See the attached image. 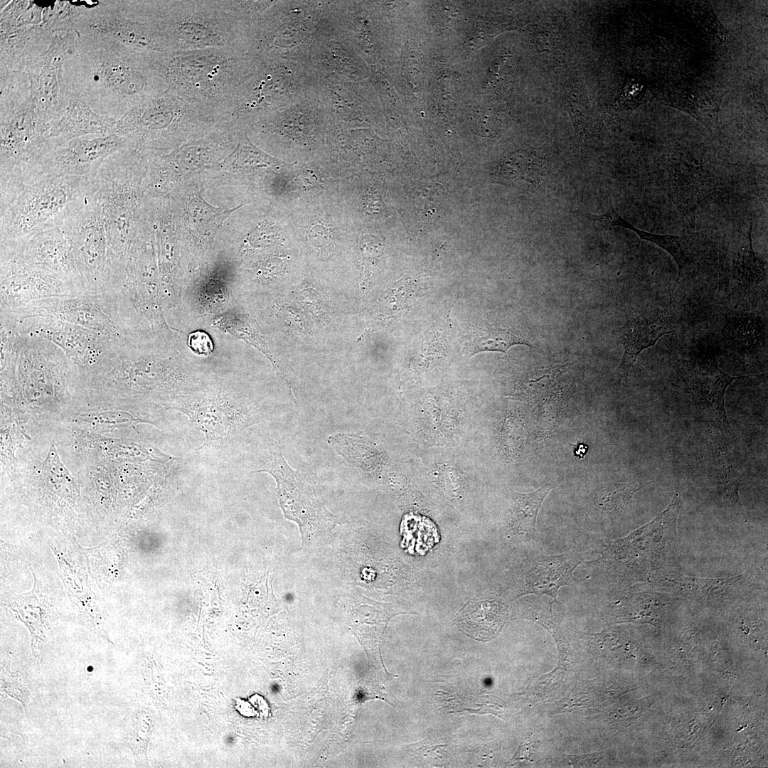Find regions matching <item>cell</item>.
Here are the masks:
<instances>
[{
    "instance_id": "41",
    "label": "cell",
    "mask_w": 768,
    "mask_h": 768,
    "mask_svg": "<svg viewBox=\"0 0 768 768\" xmlns=\"http://www.w3.org/2000/svg\"><path fill=\"white\" fill-rule=\"evenodd\" d=\"M0 690L1 699L11 698L21 703L27 712L31 693L23 674L17 669L1 663Z\"/></svg>"
},
{
    "instance_id": "8",
    "label": "cell",
    "mask_w": 768,
    "mask_h": 768,
    "mask_svg": "<svg viewBox=\"0 0 768 768\" xmlns=\"http://www.w3.org/2000/svg\"><path fill=\"white\" fill-rule=\"evenodd\" d=\"M319 77L306 64L276 57H257L231 118L253 122L260 117L314 96Z\"/></svg>"
},
{
    "instance_id": "47",
    "label": "cell",
    "mask_w": 768,
    "mask_h": 768,
    "mask_svg": "<svg viewBox=\"0 0 768 768\" xmlns=\"http://www.w3.org/2000/svg\"><path fill=\"white\" fill-rule=\"evenodd\" d=\"M187 344L191 350L199 356H208L214 349L213 343L209 334L202 330H196L189 334Z\"/></svg>"
},
{
    "instance_id": "45",
    "label": "cell",
    "mask_w": 768,
    "mask_h": 768,
    "mask_svg": "<svg viewBox=\"0 0 768 768\" xmlns=\"http://www.w3.org/2000/svg\"><path fill=\"white\" fill-rule=\"evenodd\" d=\"M145 713H139L133 722L129 747L137 759L145 754V747L149 734V718Z\"/></svg>"
},
{
    "instance_id": "10",
    "label": "cell",
    "mask_w": 768,
    "mask_h": 768,
    "mask_svg": "<svg viewBox=\"0 0 768 768\" xmlns=\"http://www.w3.org/2000/svg\"><path fill=\"white\" fill-rule=\"evenodd\" d=\"M218 120L167 89L136 105L117 120L114 133L128 146L158 148L177 134L210 125Z\"/></svg>"
},
{
    "instance_id": "21",
    "label": "cell",
    "mask_w": 768,
    "mask_h": 768,
    "mask_svg": "<svg viewBox=\"0 0 768 768\" xmlns=\"http://www.w3.org/2000/svg\"><path fill=\"white\" fill-rule=\"evenodd\" d=\"M264 468L255 472H267L277 482V493L284 516L297 523L302 530L309 533L315 528L324 518L331 514L314 496L305 484V477L297 471L292 470L286 462L279 449L267 454Z\"/></svg>"
},
{
    "instance_id": "18",
    "label": "cell",
    "mask_w": 768,
    "mask_h": 768,
    "mask_svg": "<svg viewBox=\"0 0 768 768\" xmlns=\"http://www.w3.org/2000/svg\"><path fill=\"white\" fill-rule=\"evenodd\" d=\"M0 242L1 253L63 280L80 294L85 293L69 242L60 227L19 240Z\"/></svg>"
},
{
    "instance_id": "42",
    "label": "cell",
    "mask_w": 768,
    "mask_h": 768,
    "mask_svg": "<svg viewBox=\"0 0 768 768\" xmlns=\"http://www.w3.org/2000/svg\"><path fill=\"white\" fill-rule=\"evenodd\" d=\"M43 473L47 481L58 494L73 496L76 486L73 479L59 460L52 445L43 464Z\"/></svg>"
},
{
    "instance_id": "7",
    "label": "cell",
    "mask_w": 768,
    "mask_h": 768,
    "mask_svg": "<svg viewBox=\"0 0 768 768\" xmlns=\"http://www.w3.org/2000/svg\"><path fill=\"white\" fill-rule=\"evenodd\" d=\"M330 2L274 1L247 28V48L257 57H276L307 65L327 26Z\"/></svg>"
},
{
    "instance_id": "9",
    "label": "cell",
    "mask_w": 768,
    "mask_h": 768,
    "mask_svg": "<svg viewBox=\"0 0 768 768\" xmlns=\"http://www.w3.org/2000/svg\"><path fill=\"white\" fill-rule=\"evenodd\" d=\"M171 52L207 48H246V28L220 1H158Z\"/></svg>"
},
{
    "instance_id": "17",
    "label": "cell",
    "mask_w": 768,
    "mask_h": 768,
    "mask_svg": "<svg viewBox=\"0 0 768 768\" xmlns=\"http://www.w3.org/2000/svg\"><path fill=\"white\" fill-rule=\"evenodd\" d=\"M678 371L694 400L698 417L722 431H729L725 410V393L734 380L752 376H730L721 370L715 356H694L680 362Z\"/></svg>"
},
{
    "instance_id": "25",
    "label": "cell",
    "mask_w": 768,
    "mask_h": 768,
    "mask_svg": "<svg viewBox=\"0 0 768 768\" xmlns=\"http://www.w3.org/2000/svg\"><path fill=\"white\" fill-rule=\"evenodd\" d=\"M752 221L748 230L732 242L725 252L722 279L730 294L745 295L767 278V264L754 254L752 244Z\"/></svg>"
},
{
    "instance_id": "26",
    "label": "cell",
    "mask_w": 768,
    "mask_h": 768,
    "mask_svg": "<svg viewBox=\"0 0 768 768\" xmlns=\"http://www.w3.org/2000/svg\"><path fill=\"white\" fill-rule=\"evenodd\" d=\"M55 33L43 22L18 28L1 29V70L24 72L28 64L50 46Z\"/></svg>"
},
{
    "instance_id": "6",
    "label": "cell",
    "mask_w": 768,
    "mask_h": 768,
    "mask_svg": "<svg viewBox=\"0 0 768 768\" xmlns=\"http://www.w3.org/2000/svg\"><path fill=\"white\" fill-rule=\"evenodd\" d=\"M73 30L154 58L171 52L158 1H100L85 9Z\"/></svg>"
},
{
    "instance_id": "22",
    "label": "cell",
    "mask_w": 768,
    "mask_h": 768,
    "mask_svg": "<svg viewBox=\"0 0 768 768\" xmlns=\"http://www.w3.org/2000/svg\"><path fill=\"white\" fill-rule=\"evenodd\" d=\"M652 182L685 215H693L699 204L716 188L713 174L697 161L682 157L658 160L651 174Z\"/></svg>"
},
{
    "instance_id": "39",
    "label": "cell",
    "mask_w": 768,
    "mask_h": 768,
    "mask_svg": "<svg viewBox=\"0 0 768 768\" xmlns=\"http://www.w3.org/2000/svg\"><path fill=\"white\" fill-rule=\"evenodd\" d=\"M554 486L555 483L550 482L533 492L519 494L513 516L514 523L518 530L529 533L534 530L542 503Z\"/></svg>"
},
{
    "instance_id": "24",
    "label": "cell",
    "mask_w": 768,
    "mask_h": 768,
    "mask_svg": "<svg viewBox=\"0 0 768 768\" xmlns=\"http://www.w3.org/2000/svg\"><path fill=\"white\" fill-rule=\"evenodd\" d=\"M358 59L356 51L330 23L316 43L307 65L319 78L334 75L357 82L363 75Z\"/></svg>"
},
{
    "instance_id": "27",
    "label": "cell",
    "mask_w": 768,
    "mask_h": 768,
    "mask_svg": "<svg viewBox=\"0 0 768 768\" xmlns=\"http://www.w3.org/2000/svg\"><path fill=\"white\" fill-rule=\"evenodd\" d=\"M117 119L95 112L86 101L69 88L67 106L61 117L52 124L46 139L68 140L87 135L114 133Z\"/></svg>"
},
{
    "instance_id": "12",
    "label": "cell",
    "mask_w": 768,
    "mask_h": 768,
    "mask_svg": "<svg viewBox=\"0 0 768 768\" xmlns=\"http://www.w3.org/2000/svg\"><path fill=\"white\" fill-rule=\"evenodd\" d=\"M60 228L69 242L85 293L113 292L124 271L117 267L112 260L97 191Z\"/></svg>"
},
{
    "instance_id": "23",
    "label": "cell",
    "mask_w": 768,
    "mask_h": 768,
    "mask_svg": "<svg viewBox=\"0 0 768 768\" xmlns=\"http://www.w3.org/2000/svg\"><path fill=\"white\" fill-rule=\"evenodd\" d=\"M674 330L671 316L659 309L646 311L626 321L620 330V342L624 351L616 370L619 380H626L642 351L654 346L662 336Z\"/></svg>"
},
{
    "instance_id": "40",
    "label": "cell",
    "mask_w": 768,
    "mask_h": 768,
    "mask_svg": "<svg viewBox=\"0 0 768 768\" xmlns=\"http://www.w3.org/2000/svg\"><path fill=\"white\" fill-rule=\"evenodd\" d=\"M639 489L634 484H609L597 492L594 503L602 511L616 513L623 510Z\"/></svg>"
},
{
    "instance_id": "4",
    "label": "cell",
    "mask_w": 768,
    "mask_h": 768,
    "mask_svg": "<svg viewBox=\"0 0 768 768\" xmlns=\"http://www.w3.org/2000/svg\"><path fill=\"white\" fill-rule=\"evenodd\" d=\"M0 188L16 189L46 143L25 72L1 71Z\"/></svg>"
},
{
    "instance_id": "34",
    "label": "cell",
    "mask_w": 768,
    "mask_h": 768,
    "mask_svg": "<svg viewBox=\"0 0 768 768\" xmlns=\"http://www.w3.org/2000/svg\"><path fill=\"white\" fill-rule=\"evenodd\" d=\"M738 580L737 577L700 578L670 575L656 577L653 582L666 592L709 599L725 594Z\"/></svg>"
},
{
    "instance_id": "20",
    "label": "cell",
    "mask_w": 768,
    "mask_h": 768,
    "mask_svg": "<svg viewBox=\"0 0 768 768\" xmlns=\"http://www.w3.org/2000/svg\"><path fill=\"white\" fill-rule=\"evenodd\" d=\"M0 311L55 297L80 295L63 280L6 254L0 256Z\"/></svg>"
},
{
    "instance_id": "16",
    "label": "cell",
    "mask_w": 768,
    "mask_h": 768,
    "mask_svg": "<svg viewBox=\"0 0 768 768\" xmlns=\"http://www.w3.org/2000/svg\"><path fill=\"white\" fill-rule=\"evenodd\" d=\"M70 31L55 33L48 48L24 70L36 112L48 130L61 117L68 104L69 88L64 63Z\"/></svg>"
},
{
    "instance_id": "13",
    "label": "cell",
    "mask_w": 768,
    "mask_h": 768,
    "mask_svg": "<svg viewBox=\"0 0 768 768\" xmlns=\"http://www.w3.org/2000/svg\"><path fill=\"white\" fill-rule=\"evenodd\" d=\"M0 311V316L11 320L54 318L95 331L118 343L141 338L124 318L113 292L46 299Z\"/></svg>"
},
{
    "instance_id": "48",
    "label": "cell",
    "mask_w": 768,
    "mask_h": 768,
    "mask_svg": "<svg viewBox=\"0 0 768 768\" xmlns=\"http://www.w3.org/2000/svg\"><path fill=\"white\" fill-rule=\"evenodd\" d=\"M284 261L279 257H273L263 261L255 271V276L262 280H269L277 277L282 271Z\"/></svg>"
},
{
    "instance_id": "31",
    "label": "cell",
    "mask_w": 768,
    "mask_h": 768,
    "mask_svg": "<svg viewBox=\"0 0 768 768\" xmlns=\"http://www.w3.org/2000/svg\"><path fill=\"white\" fill-rule=\"evenodd\" d=\"M580 561L572 554L538 558L528 576V592L548 594L557 601L559 589L570 584L572 571Z\"/></svg>"
},
{
    "instance_id": "36",
    "label": "cell",
    "mask_w": 768,
    "mask_h": 768,
    "mask_svg": "<svg viewBox=\"0 0 768 768\" xmlns=\"http://www.w3.org/2000/svg\"><path fill=\"white\" fill-rule=\"evenodd\" d=\"M352 627L371 661H382L380 645L382 636L390 617L370 607H360L353 610Z\"/></svg>"
},
{
    "instance_id": "32",
    "label": "cell",
    "mask_w": 768,
    "mask_h": 768,
    "mask_svg": "<svg viewBox=\"0 0 768 768\" xmlns=\"http://www.w3.org/2000/svg\"><path fill=\"white\" fill-rule=\"evenodd\" d=\"M218 164L227 170L247 173L277 171L291 165L255 145L246 130L240 131L235 147Z\"/></svg>"
},
{
    "instance_id": "5",
    "label": "cell",
    "mask_w": 768,
    "mask_h": 768,
    "mask_svg": "<svg viewBox=\"0 0 768 768\" xmlns=\"http://www.w3.org/2000/svg\"><path fill=\"white\" fill-rule=\"evenodd\" d=\"M97 190L94 178L78 176L48 177L25 186L0 210V242L60 227Z\"/></svg>"
},
{
    "instance_id": "44",
    "label": "cell",
    "mask_w": 768,
    "mask_h": 768,
    "mask_svg": "<svg viewBox=\"0 0 768 768\" xmlns=\"http://www.w3.org/2000/svg\"><path fill=\"white\" fill-rule=\"evenodd\" d=\"M569 107L576 127L585 135L593 134L592 115L581 93L573 91L569 95Z\"/></svg>"
},
{
    "instance_id": "3",
    "label": "cell",
    "mask_w": 768,
    "mask_h": 768,
    "mask_svg": "<svg viewBox=\"0 0 768 768\" xmlns=\"http://www.w3.org/2000/svg\"><path fill=\"white\" fill-rule=\"evenodd\" d=\"M257 57L241 47L176 51L156 59L168 89L219 120L231 118Z\"/></svg>"
},
{
    "instance_id": "29",
    "label": "cell",
    "mask_w": 768,
    "mask_h": 768,
    "mask_svg": "<svg viewBox=\"0 0 768 768\" xmlns=\"http://www.w3.org/2000/svg\"><path fill=\"white\" fill-rule=\"evenodd\" d=\"M56 557L60 577L82 624L104 641L112 644L108 636L107 619L87 581L70 567L61 555L56 553Z\"/></svg>"
},
{
    "instance_id": "38",
    "label": "cell",
    "mask_w": 768,
    "mask_h": 768,
    "mask_svg": "<svg viewBox=\"0 0 768 768\" xmlns=\"http://www.w3.org/2000/svg\"><path fill=\"white\" fill-rule=\"evenodd\" d=\"M518 344L533 347L530 341L516 329L499 324H485L474 332L469 349L471 355L487 351L506 353L509 348Z\"/></svg>"
},
{
    "instance_id": "46",
    "label": "cell",
    "mask_w": 768,
    "mask_h": 768,
    "mask_svg": "<svg viewBox=\"0 0 768 768\" xmlns=\"http://www.w3.org/2000/svg\"><path fill=\"white\" fill-rule=\"evenodd\" d=\"M297 299L300 304L316 319L321 320L325 317L326 308L319 294L314 289L310 287L299 289L297 292Z\"/></svg>"
},
{
    "instance_id": "2",
    "label": "cell",
    "mask_w": 768,
    "mask_h": 768,
    "mask_svg": "<svg viewBox=\"0 0 768 768\" xmlns=\"http://www.w3.org/2000/svg\"><path fill=\"white\" fill-rule=\"evenodd\" d=\"M83 370L93 388L156 402L164 410L171 400L196 390L213 375L191 361L175 340L158 338L116 345Z\"/></svg>"
},
{
    "instance_id": "11",
    "label": "cell",
    "mask_w": 768,
    "mask_h": 768,
    "mask_svg": "<svg viewBox=\"0 0 768 768\" xmlns=\"http://www.w3.org/2000/svg\"><path fill=\"white\" fill-rule=\"evenodd\" d=\"M165 410L185 414L204 433L206 441L198 449L232 438L260 420L254 406L214 375L196 390L171 400Z\"/></svg>"
},
{
    "instance_id": "30",
    "label": "cell",
    "mask_w": 768,
    "mask_h": 768,
    "mask_svg": "<svg viewBox=\"0 0 768 768\" xmlns=\"http://www.w3.org/2000/svg\"><path fill=\"white\" fill-rule=\"evenodd\" d=\"M507 617L506 608L500 600L483 599L467 603L457 614L455 623L467 636L489 641L501 632Z\"/></svg>"
},
{
    "instance_id": "43",
    "label": "cell",
    "mask_w": 768,
    "mask_h": 768,
    "mask_svg": "<svg viewBox=\"0 0 768 768\" xmlns=\"http://www.w3.org/2000/svg\"><path fill=\"white\" fill-rule=\"evenodd\" d=\"M383 252V243L378 237L366 235L362 238L360 242V264L363 290L373 275Z\"/></svg>"
},
{
    "instance_id": "19",
    "label": "cell",
    "mask_w": 768,
    "mask_h": 768,
    "mask_svg": "<svg viewBox=\"0 0 768 768\" xmlns=\"http://www.w3.org/2000/svg\"><path fill=\"white\" fill-rule=\"evenodd\" d=\"M19 334L45 338L59 346L80 370L97 363L116 343L97 333L50 317L11 320L0 316Z\"/></svg>"
},
{
    "instance_id": "1",
    "label": "cell",
    "mask_w": 768,
    "mask_h": 768,
    "mask_svg": "<svg viewBox=\"0 0 768 768\" xmlns=\"http://www.w3.org/2000/svg\"><path fill=\"white\" fill-rule=\"evenodd\" d=\"M64 72L68 88L97 114L119 119L168 89L156 58L69 32Z\"/></svg>"
},
{
    "instance_id": "49",
    "label": "cell",
    "mask_w": 768,
    "mask_h": 768,
    "mask_svg": "<svg viewBox=\"0 0 768 768\" xmlns=\"http://www.w3.org/2000/svg\"><path fill=\"white\" fill-rule=\"evenodd\" d=\"M573 446L574 455L578 459H583L588 452V446L585 443L578 442Z\"/></svg>"
},
{
    "instance_id": "35",
    "label": "cell",
    "mask_w": 768,
    "mask_h": 768,
    "mask_svg": "<svg viewBox=\"0 0 768 768\" xmlns=\"http://www.w3.org/2000/svg\"><path fill=\"white\" fill-rule=\"evenodd\" d=\"M242 206L232 209L215 208L197 193L192 196L186 204V215L191 231L201 240L208 242L213 240L225 218Z\"/></svg>"
},
{
    "instance_id": "15",
    "label": "cell",
    "mask_w": 768,
    "mask_h": 768,
    "mask_svg": "<svg viewBox=\"0 0 768 768\" xmlns=\"http://www.w3.org/2000/svg\"><path fill=\"white\" fill-rule=\"evenodd\" d=\"M126 146L127 140L114 133L68 140L47 139L41 154L24 175L23 184L55 176L93 179L105 161Z\"/></svg>"
},
{
    "instance_id": "37",
    "label": "cell",
    "mask_w": 768,
    "mask_h": 768,
    "mask_svg": "<svg viewBox=\"0 0 768 768\" xmlns=\"http://www.w3.org/2000/svg\"><path fill=\"white\" fill-rule=\"evenodd\" d=\"M498 173L507 181L524 182L537 188L545 176V161L535 151L518 149L503 161Z\"/></svg>"
},
{
    "instance_id": "33",
    "label": "cell",
    "mask_w": 768,
    "mask_h": 768,
    "mask_svg": "<svg viewBox=\"0 0 768 768\" xmlns=\"http://www.w3.org/2000/svg\"><path fill=\"white\" fill-rule=\"evenodd\" d=\"M212 326L220 328L249 342L257 348L270 360L277 373L284 378L285 371L279 358L269 347L267 341L262 336L255 321L242 311L237 302L227 311L216 317L210 324Z\"/></svg>"
},
{
    "instance_id": "28",
    "label": "cell",
    "mask_w": 768,
    "mask_h": 768,
    "mask_svg": "<svg viewBox=\"0 0 768 768\" xmlns=\"http://www.w3.org/2000/svg\"><path fill=\"white\" fill-rule=\"evenodd\" d=\"M34 585L29 592L14 597L8 604L12 615L20 621L31 635V654L40 663L50 626V607L47 598L41 593L36 576Z\"/></svg>"
},
{
    "instance_id": "14",
    "label": "cell",
    "mask_w": 768,
    "mask_h": 768,
    "mask_svg": "<svg viewBox=\"0 0 768 768\" xmlns=\"http://www.w3.org/2000/svg\"><path fill=\"white\" fill-rule=\"evenodd\" d=\"M137 151L126 146L102 164L94 178L113 261L124 267L132 247L136 199L130 175Z\"/></svg>"
}]
</instances>
